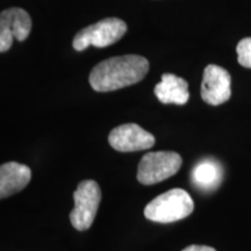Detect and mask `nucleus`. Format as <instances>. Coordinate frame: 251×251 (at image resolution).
I'll list each match as a JSON object with an SVG mask.
<instances>
[{
	"mask_svg": "<svg viewBox=\"0 0 251 251\" xmlns=\"http://www.w3.org/2000/svg\"><path fill=\"white\" fill-rule=\"evenodd\" d=\"M31 171L27 165L8 162L0 166V198L5 199L23 191L29 184Z\"/></svg>",
	"mask_w": 251,
	"mask_h": 251,
	"instance_id": "1a4fd4ad",
	"label": "nucleus"
},
{
	"mask_svg": "<svg viewBox=\"0 0 251 251\" xmlns=\"http://www.w3.org/2000/svg\"><path fill=\"white\" fill-rule=\"evenodd\" d=\"M108 143L113 149L120 152L141 151L155 146L152 134L136 124H126L114 128L108 136Z\"/></svg>",
	"mask_w": 251,
	"mask_h": 251,
	"instance_id": "0eeeda50",
	"label": "nucleus"
},
{
	"mask_svg": "<svg viewBox=\"0 0 251 251\" xmlns=\"http://www.w3.org/2000/svg\"><path fill=\"white\" fill-rule=\"evenodd\" d=\"M149 61L140 55L115 56L91 71L90 85L97 92H111L140 83L149 71Z\"/></svg>",
	"mask_w": 251,
	"mask_h": 251,
	"instance_id": "f257e3e1",
	"label": "nucleus"
},
{
	"mask_svg": "<svg viewBox=\"0 0 251 251\" xmlns=\"http://www.w3.org/2000/svg\"><path fill=\"white\" fill-rule=\"evenodd\" d=\"M194 202L183 188H172L159 194L144 208V216L157 224H172L192 214Z\"/></svg>",
	"mask_w": 251,
	"mask_h": 251,
	"instance_id": "f03ea898",
	"label": "nucleus"
},
{
	"mask_svg": "<svg viewBox=\"0 0 251 251\" xmlns=\"http://www.w3.org/2000/svg\"><path fill=\"white\" fill-rule=\"evenodd\" d=\"M155 96L162 103L185 105L190 99L188 83L174 74H164L162 80L155 86Z\"/></svg>",
	"mask_w": 251,
	"mask_h": 251,
	"instance_id": "9d476101",
	"label": "nucleus"
},
{
	"mask_svg": "<svg viewBox=\"0 0 251 251\" xmlns=\"http://www.w3.org/2000/svg\"><path fill=\"white\" fill-rule=\"evenodd\" d=\"M127 25L121 19L105 18L78 31L72 41V47L77 51H83L90 46L105 48L117 43L127 33Z\"/></svg>",
	"mask_w": 251,
	"mask_h": 251,
	"instance_id": "7ed1b4c3",
	"label": "nucleus"
},
{
	"mask_svg": "<svg viewBox=\"0 0 251 251\" xmlns=\"http://www.w3.org/2000/svg\"><path fill=\"white\" fill-rule=\"evenodd\" d=\"M181 251H216L214 248L207 247V246H197V244H193V246H190L185 248L184 250Z\"/></svg>",
	"mask_w": 251,
	"mask_h": 251,
	"instance_id": "ddd939ff",
	"label": "nucleus"
},
{
	"mask_svg": "<svg viewBox=\"0 0 251 251\" xmlns=\"http://www.w3.org/2000/svg\"><path fill=\"white\" fill-rule=\"evenodd\" d=\"M231 78L226 69L215 64L207 65L203 70L201 98L208 105L219 106L231 97Z\"/></svg>",
	"mask_w": 251,
	"mask_h": 251,
	"instance_id": "6e6552de",
	"label": "nucleus"
},
{
	"mask_svg": "<svg viewBox=\"0 0 251 251\" xmlns=\"http://www.w3.org/2000/svg\"><path fill=\"white\" fill-rule=\"evenodd\" d=\"M237 61L244 68L251 69V37L241 40L236 47Z\"/></svg>",
	"mask_w": 251,
	"mask_h": 251,
	"instance_id": "f8f14e48",
	"label": "nucleus"
},
{
	"mask_svg": "<svg viewBox=\"0 0 251 251\" xmlns=\"http://www.w3.org/2000/svg\"><path fill=\"white\" fill-rule=\"evenodd\" d=\"M224 178V170L218 161L206 158L194 166L191 179L198 188L205 192L216 190Z\"/></svg>",
	"mask_w": 251,
	"mask_h": 251,
	"instance_id": "9b49d317",
	"label": "nucleus"
},
{
	"mask_svg": "<svg viewBox=\"0 0 251 251\" xmlns=\"http://www.w3.org/2000/svg\"><path fill=\"white\" fill-rule=\"evenodd\" d=\"M31 19L27 11L20 7L5 9L0 14V51L9 50L13 41L23 42L29 36Z\"/></svg>",
	"mask_w": 251,
	"mask_h": 251,
	"instance_id": "423d86ee",
	"label": "nucleus"
},
{
	"mask_svg": "<svg viewBox=\"0 0 251 251\" xmlns=\"http://www.w3.org/2000/svg\"><path fill=\"white\" fill-rule=\"evenodd\" d=\"M75 207L70 212V222L77 230H87L92 226L101 201V190L94 180H83L74 193Z\"/></svg>",
	"mask_w": 251,
	"mask_h": 251,
	"instance_id": "39448f33",
	"label": "nucleus"
},
{
	"mask_svg": "<svg viewBox=\"0 0 251 251\" xmlns=\"http://www.w3.org/2000/svg\"><path fill=\"white\" fill-rule=\"evenodd\" d=\"M183 159L175 151L146 153L137 169V180L143 185H153L168 179L179 171Z\"/></svg>",
	"mask_w": 251,
	"mask_h": 251,
	"instance_id": "20e7f679",
	"label": "nucleus"
}]
</instances>
